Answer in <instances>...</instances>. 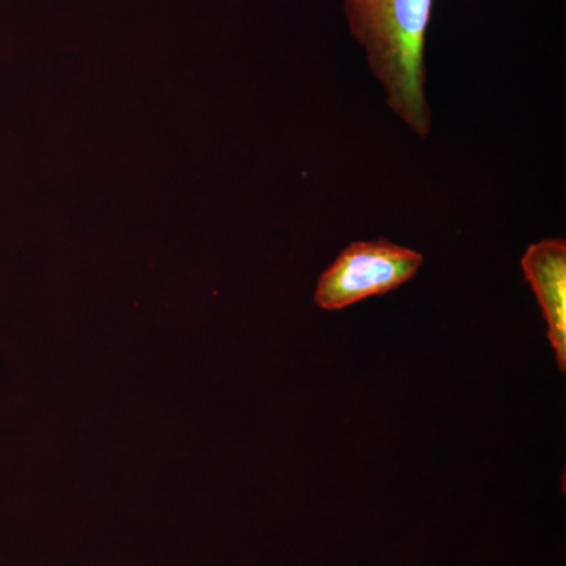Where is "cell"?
Masks as SVG:
<instances>
[{
	"instance_id": "2",
	"label": "cell",
	"mask_w": 566,
	"mask_h": 566,
	"mask_svg": "<svg viewBox=\"0 0 566 566\" xmlns=\"http://www.w3.org/2000/svg\"><path fill=\"white\" fill-rule=\"evenodd\" d=\"M423 256L386 238L356 241L318 279L315 303L323 311H342L411 281Z\"/></svg>"
},
{
	"instance_id": "3",
	"label": "cell",
	"mask_w": 566,
	"mask_h": 566,
	"mask_svg": "<svg viewBox=\"0 0 566 566\" xmlns=\"http://www.w3.org/2000/svg\"><path fill=\"white\" fill-rule=\"evenodd\" d=\"M547 324V340L556 352L560 371L566 370V243L543 240L532 244L521 260Z\"/></svg>"
},
{
	"instance_id": "1",
	"label": "cell",
	"mask_w": 566,
	"mask_h": 566,
	"mask_svg": "<svg viewBox=\"0 0 566 566\" xmlns=\"http://www.w3.org/2000/svg\"><path fill=\"white\" fill-rule=\"evenodd\" d=\"M433 0H345L349 31L367 54L397 117L420 137L431 129L424 40Z\"/></svg>"
}]
</instances>
